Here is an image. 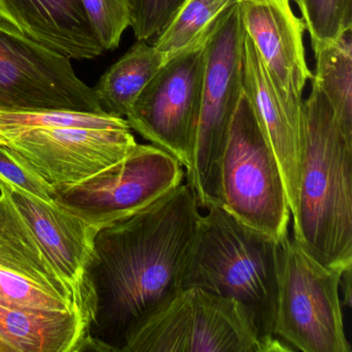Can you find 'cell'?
I'll return each mask as SVG.
<instances>
[{
	"instance_id": "1",
	"label": "cell",
	"mask_w": 352,
	"mask_h": 352,
	"mask_svg": "<svg viewBox=\"0 0 352 352\" xmlns=\"http://www.w3.org/2000/svg\"><path fill=\"white\" fill-rule=\"evenodd\" d=\"M188 184L100 228L87 269L84 351L122 352L131 336L183 289L201 213Z\"/></svg>"
},
{
	"instance_id": "2",
	"label": "cell",
	"mask_w": 352,
	"mask_h": 352,
	"mask_svg": "<svg viewBox=\"0 0 352 352\" xmlns=\"http://www.w3.org/2000/svg\"><path fill=\"white\" fill-rule=\"evenodd\" d=\"M302 111L292 238L317 263L344 272L352 267V140L315 84Z\"/></svg>"
},
{
	"instance_id": "3",
	"label": "cell",
	"mask_w": 352,
	"mask_h": 352,
	"mask_svg": "<svg viewBox=\"0 0 352 352\" xmlns=\"http://www.w3.org/2000/svg\"><path fill=\"white\" fill-rule=\"evenodd\" d=\"M280 243L220 204L211 206L199 217L183 281V288L199 287L238 302L267 352L292 351L275 336Z\"/></svg>"
},
{
	"instance_id": "4",
	"label": "cell",
	"mask_w": 352,
	"mask_h": 352,
	"mask_svg": "<svg viewBox=\"0 0 352 352\" xmlns=\"http://www.w3.org/2000/svg\"><path fill=\"white\" fill-rule=\"evenodd\" d=\"M244 30L238 5L230 7L206 40L201 112L190 168V187L201 209L221 204L220 168L230 125L243 96L242 49Z\"/></svg>"
},
{
	"instance_id": "5",
	"label": "cell",
	"mask_w": 352,
	"mask_h": 352,
	"mask_svg": "<svg viewBox=\"0 0 352 352\" xmlns=\"http://www.w3.org/2000/svg\"><path fill=\"white\" fill-rule=\"evenodd\" d=\"M221 204L240 221L281 242L292 212L275 154L252 108L241 96L220 168Z\"/></svg>"
},
{
	"instance_id": "6",
	"label": "cell",
	"mask_w": 352,
	"mask_h": 352,
	"mask_svg": "<svg viewBox=\"0 0 352 352\" xmlns=\"http://www.w3.org/2000/svg\"><path fill=\"white\" fill-rule=\"evenodd\" d=\"M280 244L276 337L298 351H351L340 298L343 272L317 263L292 236Z\"/></svg>"
},
{
	"instance_id": "7",
	"label": "cell",
	"mask_w": 352,
	"mask_h": 352,
	"mask_svg": "<svg viewBox=\"0 0 352 352\" xmlns=\"http://www.w3.org/2000/svg\"><path fill=\"white\" fill-rule=\"evenodd\" d=\"M122 352H267L243 307L199 287L181 289Z\"/></svg>"
},
{
	"instance_id": "8",
	"label": "cell",
	"mask_w": 352,
	"mask_h": 352,
	"mask_svg": "<svg viewBox=\"0 0 352 352\" xmlns=\"http://www.w3.org/2000/svg\"><path fill=\"white\" fill-rule=\"evenodd\" d=\"M178 160L154 145L137 144L122 160L72 184L51 187L53 201L92 228L125 219L183 183Z\"/></svg>"
},
{
	"instance_id": "9",
	"label": "cell",
	"mask_w": 352,
	"mask_h": 352,
	"mask_svg": "<svg viewBox=\"0 0 352 352\" xmlns=\"http://www.w3.org/2000/svg\"><path fill=\"white\" fill-rule=\"evenodd\" d=\"M209 32L162 65L125 117L131 129L174 156L186 170L201 112Z\"/></svg>"
},
{
	"instance_id": "10",
	"label": "cell",
	"mask_w": 352,
	"mask_h": 352,
	"mask_svg": "<svg viewBox=\"0 0 352 352\" xmlns=\"http://www.w3.org/2000/svg\"><path fill=\"white\" fill-rule=\"evenodd\" d=\"M0 111L106 114L67 57L0 20Z\"/></svg>"
},
{
	"instance_id": "11",
	"label": "cell",
	"mask_w": 352,
	"mask_h": 352,
	"mask_svg": "<svg viewBox=\"0 0 352 352\" xmlns=\"http://www.w3.org/2000/svg\"><path fill=\"white\" fill-rule=\"evenodd\" d=\"M131 129L52 125L0 138V147L50 187L85 180L137 145Z\"/></svg>"
},
{
	"instance_id": "12",
	"label": "cell",
	"mask_w": 352,
	"mask_h": 352,
	"mask_svg": "<svg viewBox=\"0 0 352 352\" xmlns=\"http://www.w3.org/2000/svg\"><path fill=\"white\" fill-rule=\"evenodd\" d=\"M0 306L21 310L76 311L88 318L77 294L51 263L3 189H0Z\"/></svg>"
},
{
	"instance_id": "13",
	"label": "cell",
	"mask_w": 352,
	"mask_h": 352,
	"mask_svg": "<svg viewBox=\"0 0 352 352\" xmlns=\"http://www.w3.org/2000/svg\"><path fill=\"white\" fill-rule=\"evenodd\" d=\"M243 94L279 164L292 217L298 204L302 148V100L290 98L272 79L251 38L245 34L242 49Z\"/></svg>"
},
{
	"instance_id": "14",
	"label": "cell",
	"mask_w": 352,
	"mask_h": 352,
	"mask_svg": "<svg viewBox=\"0 0 352 352\" xmlns=\"http://www.w3.org/2000/svg\"><path fill=\"white\" fill-rule=\"evenodd\" d=\"M8 193L57 271L77 294L90 320L87 269L98 230L54 201H48L0 178Z\"/></svg>"
},
{
	"instance_id": "15",
	"label": "cell",
	"mask_w": 352,
	"mask_h": 352,
	"mask_svg": "<svg viewBox=\"0 0 352 352\" xmlns=\"http://www.w3.org/2000/svg\"><path fill=\"white\" fill-rule=\"evenodd\" d=\"M292 0H236L245 34L251 38L278 88L302 100L313 79L305 53L306 26L294 15Z\"/></svg>"
},
{
	"instance_id": "16",
	"label": "cell",
	"mask_w": 352,
	"mask_h": 352,
	"mask_svg": "<svg viewBox=\"0 0 352 352\" xmlns=\"http://www.w3.org/2000/svg\"><path fill=\"white\" fill-rule=\"evenodd\" d=\"M0 20L69 59L104 51L84 0H0Z\"/></svg>"
},
{
	"instance_id": "17",
	"label": "cell",
	"mask_w": 352,
	"mask_h": 352,
	"mask_svg": "<svg viewBox=\"0 0 352 352\" xmlns=\"http://www.w3.org/2000/svg\"><path fill=\"white\" fill-rule=\"evenodd\" d=\"M87 317L79 312L0 306V352H79L88 338Z\"/></svg>"
},
{
	"instance_id": "18",
	"label": "cell",
	"mask_w": 352,
	"mask_h": 352,
	"mask_svg": "<svg viewBox=\"0 0 352 352\" xmlns=\"http://www.w3.org/2000/svg\"><path fill=\"white\" fill-rule=\"evenodd\" d=\"M164 63L166 57L153 45L138 41L94 88L102 110L112 116L126 117L142 90Z\"/></svg>"
},
{
	"instance_id": "19",
	"label": "cell",
	"mask_w": 352,
	"mask_h": 352,
	"mask_svg": "<svg viewBox=\"0 0 352 352\" xmlns=\"http://www.w3.org/2000/svg\"><path fill=\"white\" fill-rule=\"evenodd\" d=\"M313 51L311 81L327 96L344 135L352 140V30Z\"/></svg>"
},
{
	"instance_id": "20",
	"label": "cell",
	"mask_w": 352,
	"mask_h": 352,
	"mask_svg": "<svg viewBox=\"0 0 352 352\" xmlns=\"http://www.w3.org/2000/svg\"><path fill=\"white\" fill-rule=\"evenodd\" d=\"M236 0H187L172 21L154 38L166 61L199 42Z\"/></svg>"
},
{
	"instance_id": "21",
	"label": "cell",
	"mask_w": 352,
	"mask_h": 352,
	"mask_svg": "<svg viewBox=\"0 0 352 352\" xmlns=\"http://www.w3.org/2000/svg\"><path fill=\"white\" fill-rule=\"evenodd\" d=\"M310 34L313 50L352 30V0H294Z\"/></svg>"
},
{
	"instance_id": "22",
	"label": "cell",
	"mask_w": 352,
	"mask_h": 352,
	"mask_svg": "<svg viewBox=\"0 0 352 352\" xmlns=\"http://www.w3.org/2000/svg\"><path fill=\"white\" fill-rule=\"evenodd\" d=\"M187 0H129V26L138 41L155 38Z\"/></svg>"
},
{
	"instance_id": "23",
	"label": "cell",
	"mask_w": 352,
	"mask_h": 352,
	"mask_svg": "<svg viewBox=\"0 0 352 352\" xmlns=\"http://www.w3.org/2000/svg\"><path fill=\"white\" fill-rule=\"evenodd\" d=\"M104 51L116 49L129 26V0H84Z\"/></svg>"
},
{
	"instance_id": "24",
	"label": "cell",
	"mask_w": 352,
	"mask_h": 352,
	"mask_svg": "<svg viewBox=\"0 0 352 352\" xmlns=\"http://www.w3.org/2000/svg\"><path fill=\"white\" fill-rule=\"evenodd\" d=\"M0 178L21 187L45 201H53L51 197L52 188L32 170L20 164L3 147H0Z\"/></svg>"
},
{
	"instance_id": "25",
	"label": "cell",
	"mask_w": 352,
	"mask_h": 352,
	"mask_svg": "<svg viewBox=\"0 0 352 352\" xmlns=\"http://www.w3.org/2000/svg\"><path fill=\"white\" fill-rule=\"evenodd\" d=\"M351 269L352 267H349L342 273L341 282H340V286L343 287L344 294L342 304L347 306H351Z\"/></svg>"
}]
</instances>
